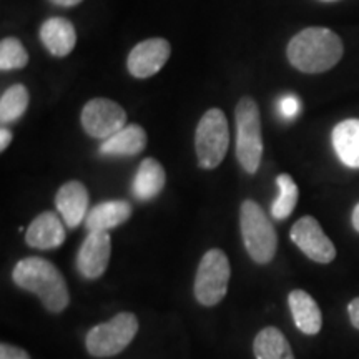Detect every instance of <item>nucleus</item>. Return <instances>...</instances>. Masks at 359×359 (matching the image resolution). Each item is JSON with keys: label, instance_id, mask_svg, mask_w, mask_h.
Wrapping results in <instances>:
<instances>
[{"label": "nucleus", "instance_id": "1", "mask_svg": "<svg viewBox=\"0 0 359 359\" xmlns=\"http://www.w3.org/2000/svg\"><path fill=\"white\" fill-rule=\"evenodd\" d=\"M12 278L19 288L37 296L50 313H60L69 306V286L55 264L47 259L39 257L20 259L13 268Z\"/></svg>", "mask_w": 359, "mask_h": 359}, {"label": "nucleus", "instance_id": "2", "mask_svg": "<svg viewBox=\"0 0 359 359\" xmlns=\"http://www.w3.org/2000/svg\"><path fill=\"white\" fill-rule=\"evenodd\" d=\"M339 35L325 27H309L296 34L288 45L291 65L304 74H323L331 70L343 57Z\"/></svg>", "mask_w": 359, "mask_h": 359}, {"label": "nucleus", "instance_id": "3", "mask_svg": "<svg viewBox=\"0 0 359 359\" xmlns=\"http://www.w3.org/2000/svg\"><path fill=\"white\" fill-rule=\"evenodd\" d=\"M241 236L245 248L255 263L266 264L275 258L278 236L271 219L257 201L245 200L240 212Z\"/></svg>", "mask_w": 359, "mask_h": 359}, {"label": "nucleus", "instance_id": "4", "mask_svg": "<svg viewBox=\"0 0 359 359\" xmlns=\"http://www.w3.org/2000/svg\"><path fill=\"white\" fill-rule=\"evenodd\" d=\"M262 118L257 102L243 97L236 105V158L246 173H257L262 163Z\"/></svg>", "mask_w": 359, "mask_h": 359}, {"label": "nucleus", "instance_id": "5", "mask_svg": "<svg viewBox=\"0 0 359 359\" xmlns=\"http://www.w3.org/2000/svg\"><path fill=\"white\" fill-rule=\"evenodd\" d=\"M138 333V320L133 313H118L107 323L93 326L85 338L87 351L95 358H110L122 353Z\"/></svg>", "mask_w": 359, "mask_h": 359}, {"label": "nucleus", "instance_id": "6", "mask_svg": "<svg viewBox=\"0 0 359 359\" xmlns=\"http://www.w3.org/2000/svg\"><path fill=\"white\" fill-rule=\"evenodd\" d=\"M230 145V128L226 115L212 109L201 116L195 135V150L201 168L213 170L222 163Z\"/></svg>", "mask_w": 359, "mask_h": 359}, {"label": "nucleus", "instance_id": "7", "mask_svg": "<svg viewBox=\"0 0 359 359\" xmlns=\"http://www.w3.org/2000/svg\"><path fill=\"white\" fill-rule=\"evenodd\" d=\"M231 268L228 257L222 250L206 251L195 276V298L203 306H215L224 298L230 283Z\"/></svg>", "mask_w": 359, "mask_h": 359}, {"label": "nucleus", "instance_id": "8", "mask_svg": "<svg viewBox=\"0 0 359 359\" xmlns=\"http://www.w3.org/2000/svg\"><path fill=\"white\" fill-rule=\"evenodd\" d=\"M82 127L90 137L107 140L127 127V114L114 100L93 98L82 110Z\"/></svg>", "mask_w": 359, "mask_h": 359}, {"label": "nucleus", "instance_id": "9", "mask_svg": "<svg viewBox=\"0 0 359 359\" xmlns=\"http://www.w3.org/2000/svg\"><path fill=\"white\" fill-rule=\"evenodd\" d=\"M291 241L313 262L327 264L336 258L333 241L323 231L320 222L313 217H303L291 228Z\"/></svg>", "mask_w": 359, "mask_h": 359}, {"label": "nucleus", "instance_id": "10", "mask_svg": "<svg viewBox=\"0 0 359 359\" xmlns=\"http://www.w3.org/2000/svg\"><path fill=\"white\" fill-rule=\"evenodd\" d=\"M170 53H172V45L168 40L160 37L143 40L130 52L127 60L128 72L135 79L154 77L167 64Z\"/></svg>", "mask_w": 359, "mask_h": 359}, {"label": "nucleus", "instance_id": "11", "mask_svg": "<svg viewBox=\"0 0 359 359\" xmlns=\"http://www.w3.org/2000/svg\"><path fill=\"white\" fill-rule=\"evenodd\" d=\"M111 240L109 231H88L77 255V268L87 280H97L110 262Z\"/></svg>", "mask_w": 359, "mask_h": 359}, {"label": "nucleus", "instance_id": "12", "mask_svg": "<svg viewBox=\"0 0 359 359\" xmlns=\"http://www.w3.org/2000/svg\"><path fill=\"white\" fill-rule=\"evenodd\" d=\"M57 210L69 228H77L88 215V191L82 182H67L55 196Z\"/></svg>", "mask_w": 359, "mask_h": 359}, {"label": "nucleus", "instance_id": "13", "mask_svg": "<svg viewBox=\"0 0 359 359\" xmlns=\"http://www.w3.org/2000/svg\"><path fill=\"white\" fill-rule=\"evenodd\" d=\"M27 245L35 250H53L64 245L65 228L60 218L52 212L40 213L37 218L30 223L29 230L25 233Z\"/></svg>", "mask_w": 359, "mask_h": 359}, {"label": "nucleus", "instance_id": "14", "mask_svg": "<svg viewBox=\"0 0 359 359\" xmlns=\"http://www.w3.org/2000/svg\"><path fill=\"white\" fill-rule=\"evenodd\" d=\"M40 39H42L43 47L53 57H65L75 48L77 32L70 20L64 17H52L43 22L42 29H40Z\"/></svg>", "mask_w": 359, "mask_h": 359}, {"label": "nucleus", "instance_id": "15", "mask_svg": "<svg viewBox=\"0 0 359 359\" xmlns=\"http://www.w3.org/2000/svg\"><path fill=\"white\" fill-rule=\"evenodd\" d=\"M288 303L294 325L302 333L309 336L320 333L323 326V314L311 294H308L303 290H294L288 296Z\"/></svg>", "mask_w": 359, "mask_h": 359}, {"label": "nucleus", "instance_id": "16", "mask_svg": "<svg viewBox=\"0 0 359 359\" xmlns=\"http://www.w3.org/2000/svg\"><path fill=\"white\" fill-rule=\"evenodd\" d=\"M132 217V205L125 200L103 201L92 208L85 218L88 231H109Z\"/></svg>", "mask_w": 359, "mask_h": 359}, {"label": "nucleus", "instance_id": "17", "mask_svg": "<svg viewBox=\"0 0 359 359\" xmlns=\"http://www.w3.org/2000/svg\"><path fill=\"white\" fill-rule=\"evenodd\" d=\"M147 147V133L140 125L132 123L103 140L100 154L109 156H133L142 154Z\"/></svg>", "mask_w": 359, "mask_h": 359}, {"label": "nucleus", "instance_id": "18", "mask_svg": "<svg viewBox=\"0 0 359 359\" xmlns=\"http://www.w3.org/2000/svg\"><path fill=\"white\" fill-rule=\"evenodd\" d=\"M333 147L338 158L349 168H359V120L348 118L333 130Z\"/></svg>", "mask_w": 359, "mask_h": 359}, {"label": "nucleus", "instance_id": "19", "mask_svg": "<svg viewBox=\"0 0 359 359\" xmlns=\"http://www.w3.org/2000/svg\"><path fill=\"white\" fill-rule=\"evenodd\" d=\"M167 183V175L160 161L155 158H145L138 167L133 180V195L138 200H154Z\"/></svg>", "mask_w": 359, "mask_h": 359}, {"label": "nucleus", "instance_id": "20", "mask_svg": "<svg viewBox=\"0 0 359 359\" xmlns=\"http://www.w3.org/2000/svg\"><path fill=\"white\" fill-rule=\"evenodd\" d=\"M253 351L257 359H294L285 334L278 327L268 326L255 338Z\"/></svg>", "mask_w": 359, "mask_h": 359}, {"label": "nucleus", "instance_id": "21", "mask_svg": "<svg viewBox=\"0 0 359 359\" xmlns=\"http://www.w3.org/2000/svg\"><path fill=\"white\" fill-rule=\"evenodd\" d=\"M27 107H29V90L22 83L12 85L0 97V122H15L25 114Z\"/></svg>", "mask_w": 359, "mask_h": 359}, {"label": "nucleus", "instance_id": "22", "mask_svg": "<svg viewBox=\"0 0 359 359\" xmlns=\"http://www.w3.org/2000/svg\"><path fill=\"white\" fill-rule=\"evenodd\" d=\"M276 185L280 188V195L273 201L271 205V215L276 219H286L293 213L296 203H298V185L290 175L283 173L276 178Z\"/></svg>", "mask_w": 359, "mask_h": 359}, {"label": "nucleus", "instance_id": "23", "mask_svg": "<svg viewBox=\"0 0 359 359\" xmlns=\"http://www.w3.org/2000/svg\"><path fill=\"white\" fill-rule=\"evenodd\" d=\"M29 62V53L20 40L7 37L0 42V69L6 70H17L24 69Z\"/></svg>", "mask_w": 359, "mask_h": 359}, {"label": "nucleus", "instance_id": "24", "mask_svg": "<svg viewBox=\"0 0 359 359\" xmlns=\"http://www.w3.org/2000/svg\"><path fill=\"white\" fill-rule=\"evenodd\" d=\"M278 109H280V114L285 116V118H294V116L302 111V102H299V98L293 95V93H288V95L280 98Z\"/></svg>", "mask_w": 359, "mask_h": 359}, {"label": "nucleus", "instance_id": "25", "mask_svg": "<svg viewBox=\"0 0 359 359\" xmlns=\"http://www.w3.org/2000/svg\"><path fill=\"white\" fill-rule=\"evenodd\" d=\"M0 359H30V356L24 349L2 343L0 344Z\"/></svg>", "mask_w": 359, "mask_h": 359}, {"label": "nucleus", "instance_id": "26", "mask_svg": "<svg viewBox=\"0 0 359 359\" xmlns=\"http://www.w3.org/2000/svg\"><path fill=\"white\" fill-rule=\"evenodd\" d=\"M349 320H351V325L359 330V298H354L348 306Z\"/></svg>", "mask_w": 359, "mask_h": 359}, {"label": "nucleus", "instance_id": "27", "mask_svg": "<svg viewBox=\"0 0 359 359\" xmlns=\"http://www.w3.org/2000/svg\"><path fill=\"white\" fill-rule=\"evenodd\" d=\"M11 142H12V132L11 130H7V128H2L0 130V150H6V148L11 145Z\"/></svg>", "mask_w": 359, "mask_h": 359}, {"label": "nucleus", "instance_id": "28", "mask_svg": "<svg viewBox=\"0 0 359 359\" xmlns=\"http://www.w3.org/2000/svg\"><path fill=\"white\" fill-rule=\"evenodd\" d=\"M52 4H55V6H60V7H74L77 6V4L82 2V0H50Z\"/></svg>", "mask_w": 359, "mask_h": 359}, {"label": "nucleus", "instance_id": "29", "mask_svg": "<svg viewBox=\"0 0 359 359\" xmlns=\"http://www.w3.org/2000/svg\"><path fill=\"white\" fill-rule=\"evenodd\" d=\"M353 226H354V230L359 231V203L354 206V210H353Z\"/></svg>", "mask_w": 359, "mask_h": 359}, {"label": "nucleus", "instance_id": "30", "mask_svg": "<svg viewBox=\"0 0 359 359\" xmlns=\"http://www.w3.org/2000/svg\"><path fill=\"white\" fill-rule=\"evenodd\" d=\"M321 2H336V0H321Z\"/></svg>", "mask_w": 359, "mask_h": 359}]
</instances>
